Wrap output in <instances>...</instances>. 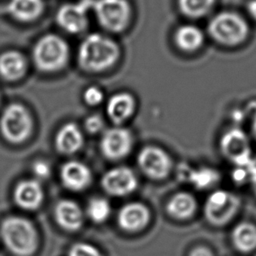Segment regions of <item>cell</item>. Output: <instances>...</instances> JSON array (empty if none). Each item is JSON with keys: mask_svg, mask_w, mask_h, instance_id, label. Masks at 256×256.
I'll return each instance as SVG.
<instances>
[{"mask_svg": "<svg viewBox=\"0 0 256 256\" xmlns=\"http://www.w3.org/2000/svg\"><path fill=\"white\" fill-rule=\"evenodd\" d=\"M118 44L100 33L88 34L78 47L77 59L80 67L89 73H101L111 68L119 59Z\"/></svg>", "mask_w": 256, "mask_h": 256, "instance_id": "6da1fadb", "label": "cell"}, {"mask_svg": "<svg viewBox=\"0 0 256 256\" xmlns=\"http://www.w3.org/2000/svg\"><path fill=\"white\" fill-rule=\"evenodd\" d=\"M0 238L14 256H32L39 246L38 231L29 219L12 215L0 224Z\"/></svg>", "mask_w": 256, "mask_h": 256, "instance_id": "7a4b0ae2", "label": "cell"}, {"mask_svg": "<svg viewBox=\"0 0 256 256\" xmlns=\"http://www.w3.org/2000/svg\"><path fill=\"white\" fill-rule=\"evenodd\" d=\"M70 48L64 38L57 34H46L39 38L32 49V60L42 72L53 73L68 63Z\"/></svg>", "mask_w": 256, "mask_h": 256, "instance_id": "3957f363", "label": "cell"}, {"mask_svg": "<svg viewBox=\"0 0 256 256\" xmlns=\"http://www.w3.org/2000/svg\"><path fill=\"white\" fill-rule=\"evenodd\" d=\"M207 30L215 42L224 46H236L247 38L249 26L240 14L222 11L209 20Z\"/></svg>", "mask_w": 256, "mask_h": 256, "instance_id": "277c9868", "label": "cell"}, {"mask_svg": "<svg viewBox=\"0 0 256 256\" xmlns=\"http://www.w3.org/2000/svg\"><path fill=\"white\" fill-rule=\"evenodd\" d=\"M33 119L29 110L20 103L7 105L0 115V132L12 144H21L33 131Z\"/></svg>", "mask_w": 256, "mask_h": 256, "instance_id": "5b68a950", "label": "cell"}, {"mask_svg": "<svg viewBox=\"0 0 256 256\" xmlns=\"http://www.w3.org/2000/svg\"><path fill=\"white\" fill-rule=\"evenodd\" d=\"M91 7L100 26L108 32L123 31L131 20L132 8L128 0H95Z\"/></svg>", "mask_w": 256, "mask_h": 256, "instance_id": "8992f818", "label": "cell"}, {"mask_svg": "<svg viewBox=\"0 0 256 256\" xmlns=\"http://www.w3.org/2000/svg\"><path fill=\"white\" fill-rule=\"evenodd\" d=\"M239 206L240 200L235 194L225 190H216L205 201L204 214L210 224L223 226L233 219Z\"/></svg>", "mask_w": 256, "mask_h": 256, "instance_id": "52a82bcc", "label": "cell"}, {"mask_svg": "<svg viewBox=\"0 0 256 256\" xmlns=\"http://www.w3.org/2000/svg\"><path fill=\"white\" fill-rule=\"evenodd\" d=\"M133 143L134 138L131 131L121 125H116L103 131L100 150L109 160H121L129 155Z\"/></svg>", "mask_w": 256, "mask_h": 256, "instance_id": "ba28073f", "label": "cell"}, {"mask_svg": "<svg viewBox=\"0 0 256 256\" xmlns=\"http://www.w3.org/2000/svg\"><path fill=\"white\" fill-rule=\"evenodd\" d=\"M137 164L147 177L154 180L167 177L172 168L168 153L157 146L144 147L137 156Z\"/></svg>", "mask_w": 256, "mask_h": 256, "instance_id": "9c48e42d", "label": "cell"}, {"mask_svg": "<svg viewBox=\"0 0 256 256\" xmlns=\"http://www.w3.org/2000/svg\"><path fill=\"white\" fill-rule=\"evenodd\" d=\"M101 185L109 195L123 197L136 190L138 179L132 169L125 166H118L104 173L101 179Z\"/></svg>", "mask_w": 256, "mask_h": 256, "instance_id": "30bf717a", "label": "cell"}, {"mask_svg": "<svg viewBox=\"0 0 256 256\" xmlns=\"http://www.w3.org/2000/svg\"><path fill=\"white\" fill-rule=\"evenodd\" d=\"M88 2L63 4L57 10L56 22L64 31L79 34L88 26Z\"/></svg>", "mask_w": 256, "mask_h": 256, "instance_id": "8fae6325", "label": "cell"}, {"mask_svg": "<svg viewBox=\"0 0 256 256\" xmlns=\"http://www.w3.org/2000/svg\"><path fill=\"white\" fill-rule=\"evenodd\" d=\"M220 148L222 154L235 165L251 159L249 139L239 128H232L223 134Z\"/></svg>", "mask_w": 256, "mask_h": 256, "instance_id": "7c38bea8", "label": "cell"}, {"mask_svg": "<svg viewBox=\"0 0 256 256\" xmlns=\"http://www.w3.org/2000/svg\"><path fill=\"white\" fill-rule=\"evenodd\" d=\"M44 197V189L36 179H24L18 182L13 190L15 204L27 211L37 210L42 205Z\"/></svg>", "mask_w": 256, "mask_h": 256, "instance_id": "4fadbf2b", "label": "cell"}, {"mask_svg": "<svg viewBox=\"0 0 256 256\" xmlns=\"http://www.w3.org/2000/svg\"><path fill=\"white\" fill-rule=\"evenodd\" d=\"M149 209L140 202H130L123 205L117 216L119 227L129 233L139 232L150 222Z\"/></svg>", "mask_w": 256, "mask_h": 256, "instance_id": "5bb4252c", "label": "cell"}, {"mask_svg": "<svg viewBox=\"0 0 256 256\" xmlns=\"http://www.w3.org/2000/svg\"><path fill=\"white\" fill-rule=\"evenodd\" d=\"M60 180L65 188L71 191H82L91 184L92 172L83 162L70 160L62 165Z\"/></svg>", "mask_w": 256, "mask_h": 256, "instance_id": "9a60e30c", "label": "cell"}, {"mask_svg": "<svg viewBox=\"0 0 256 256\" xmlns=\"http://www.w3.org/2000/svg\"><path fill=\"white\" fill-rule=\"evenodd\" d=\"M54 218L64 230L75 232L84 223V212L77 202L70 199H62L54 207Z\"/></svg>", "mask_w": 256, "mask_h": 256, "instance_id": "2e32d148", "label": "cell"}, {"mask_svg": "<svg viewBox=\"0 0 256 256\" xmlns=\"http://www.w3.org/2000/svg\"><path fill=\"white\" fill-rule=\"evenodd\" d=\"M136 109L135 98L128 92L113 94L107 101L106 113L116 125H121L130 119Z\"/></svg>", "mask_w": 256, "mask_h": 256, "instance_id": "e0dca14e", "label": "cell"}, {"mask_svg": "<svg viewBox=\"0 0 256 256\" xmlns=\"http://www.w3.org/2000/svg\"><path fill=\"white\" fill-rule=\"evenodd\" d=\"M84 144V135L81 128L68 122L62 125L55 136L56 149L64 155H72L78 152Z\"/></svg>", "mask_w": 256, "mask_h": 256, "instance_id": "ac0fdd59", "label": "cell"}, {"mask_svg": "<svg viewBox=\"0 0 256 256\" xmlns=\"http://www.w3.org/2000/svg\"><path fill=\"white\" fill-rule=\"evenodd\" d=\"M27 71L25 56L16 50H8L0 55V76L7 81L21 79Z\"/></svg>", "mask_w": 256, "mask_h": 256, "instance_id": "d6986e66", "label": "cell"}, {"mask_svg": "<svg viewBox=\"0 0 256 256\" xmlns=\"http://www.w3.org/2000/svg\"><path fill=\"white\" fill-rule=\"evenodd\" d=\"M173 38L175 45L185 52L198 50L205 41L204 32L194 24H183L177 27Z\"/></svg>", "mask_w": 256, "mask_h": 256, "instance_id": "ffe728a7", "label": "cell"}, {"mask_svg": "<svg viewBox=\"0 0 256 256\" xmlns=\"http://www.w3.org/2000/svg\"><path fill=\"white\" fill-rule=\"evenodd\" d=\"M44 7L43 0H9L7 11L18 21L30 22L43 13Z\"/></svg>", "mask_w": 256, "mask_h": 256, "instance_id": "44dd1931", "label": "cell"}, {"mask_svg": "<svg viewBox=\"0 0 256 256\" xmlns=\"http://www.w3.org/2000/svg\"><path fill=\"white\" fill-rule=\"evenodd\" d=\"M197 203L193 195L187 192L176 193L167 204L168 214L177 220H186L196 212Z\"/></svg>", "mask_w": 256, "mask_h": 256, "instance_id": "7402d4cb", "label": "cell"}, {"mask_svg": "<svg viewBox=\"0 0 256 256\" xmlns=\"http://www.w3.org/2000/svg\"><path fill=\"white\" fill-rule=\"evenodd\" d=\"M232 243L235 248L243 253L256 249V226L250 222L237 224L231 234Z\"/></svg>", "mask_w": 256, "mask_h": 256, "instance_id": "603a6c76", "label": "cell"}, {"mask_svg": "<svg viewBox=\"0 0 256 256\" xmlns=\"http://www.w3.org/2000/svg\"><path fill=\"white\" fill-rule=\"evenodd\" d=\"M216 0H177L180 12L189 18H201L213 8Z\"/></svg>", "mask_w": 256, "mask_h": 256, "instance_id": "cb8c5ba5", "label": "cell"}, {"mask_svg": "<svg viewBox=\"0 0 256 256\" xmlns=\"http://www.w3.org/2000/svg\"><path fill=\"white\" fill-rule=\"evenodd\" d=\"M86 214L93 222L103 223L110 217L111 205L103 197H94L88 202Z\"/></svg>", "mask_w": 256, "mask_h": 256, "instance_id": "d4e9b609", "label": "cell"}, {"mask_svg": "<svg viewBox=\"0 0 256 256\" xmlns=\"http://www.w3.org/2000/svg\"><path fill=\"white\" fill-rule=\"evenodd\" d=\"M219 179L218 173L210 168L193 169L188 174V180L199 189H205L215 184Z\"/></svg>", "mask_w": 256, "mask_h": 256, "instance_id": "484cf974", "label": "cell"}, {"mask_svg": "<svg viewBox=\"0 0 256 256\" xmlns=\"http://www.w3.org/2000/svg\"><path fill=\"white\" fill-rule=\"evenodd\" d=\"M232 178L238 184H252L256 179V161L251 158L243 163L236 164L232 173Z\"/></svg>", "mask_w": 256, "mask_h": 256, "instance_id": "4316f807", "label": "cell"}, {"mask_svg": "<svg viewBox=\"0 0 256 256\" xmlns=\"http://www.w3.org/2000/svg\"><path fill=\"white\" fill-rule=\"evenodd\" d=\"M68 256H103L100 250L94 245L86 242H78L71 246Z\"/></svg>", "mask_w": 256, "mask_h": 256, "instance_id": "83f0119b", "label": "cell"}, {"mask_svg": "<svg viewBox=\"0 0 256 256\" xmlns=\"http://www.w3.org/2000/svg\"><path fill=\"white\" fill-rule=\"evenodd\" d=\"M104 92L103 90L95 85H91L87 87L83 92V100L88 106H98L104 100Z\"/></svg>", "mask_w": 256, "mask_h": 256, "instance_id": "f1b7e54d", "label": "cell"}, {"mask_svg": "<svg viewBox=\"0 0 256 256\" xmlns=\"http://www.w3.org/2000/svg\"><path fill=\"white\" fill-rule=\"evenodd\" d=\"M104 119L97 114L88 116L84 121V128L89 134H97L104 131Z\"/></svg>", "mask_w": 256, "mask_h": 256, "instance_id": "f546056e", "label": "cell"}, {"mask_svg": "<svg viewBox=\"0 0 256 256\" xmlns=\"http://www.w3.org/2000/svg\"><path fill=\"white\" fill-rule=\"evenodd\" d=\"M32 173L38 181L47 179L51 174V166L45 160H37L32 165Z\"/></svg>", "mask_w": 256, "mask_h": 256, "instance_id": "4dcf8cb0", "label": "cell"}, {"mask_svg": "<svg viewBox=\"0 0 256 256\" xmlns=\"http://www.w3.org/2000/svg\"><path fill=\"white\" fill-rule=\"evenodd\" d=\"M189 256H214V255L209 248L204 247V246H199V247L194 248L190 252Z\"/></svg>", "mask_w": 256, "mask_h": 256, "instance_id": "1f68e13d", "label": "cell"}, {"mask_svg": "<svg viewBox=\"0 0 256 256\" xmlns=\"http://www.w3.org/2000/svg\"><path fill=\"white\" fill-rule=\"evenodd\" d=\"M246 10L250 17L256 21V0H249L246 4Z\"/></svg>", "mask_w": 256, "mask_h": 256, "instance_id": "d6a6232c", "label": "cell"}, {"mask_svg": "<svg viewBox=\"0 0 256 256\" xmlns=\"http://www.w3.org/2000/svg\"><path fill=\"white\" fill-rule=\"evenodd\" d=\"M252 132H253V135L254 137L256 138V114L253 118V122H252Z\"/></svg>", "mask_w": 256, "mask_h": 256, "instance_id": "836d02e7", "label": "cell"}, {"mask_svg": "<svg viewBox=\"0 0 256 256\" xmlns=\"http://www.w3.org/2000/svg\"><path fill=\"white\" fill-rule=\"evenodd\" d=\"M252 185H253V189H254V192H255V195H256V179H255V181L252 183Z\"/></svg>", "mask_w": 256, "mask_h": 256, "instance_id": "e575fe53", "label": "cell"}, {"mask_svg": "<svg viewBox=\"0 0 256 256\" xmlns=\"http://www.w3.org/2000/svg\"><path fill=\"white\" fill-rule=\"evenodd\" d=\"M0 104H1V96H0Z\"/></svg>", "mask_w": 256, "mask_h": 256, "instance_id": "d590c367", "label": "cell"}]
</instances>
